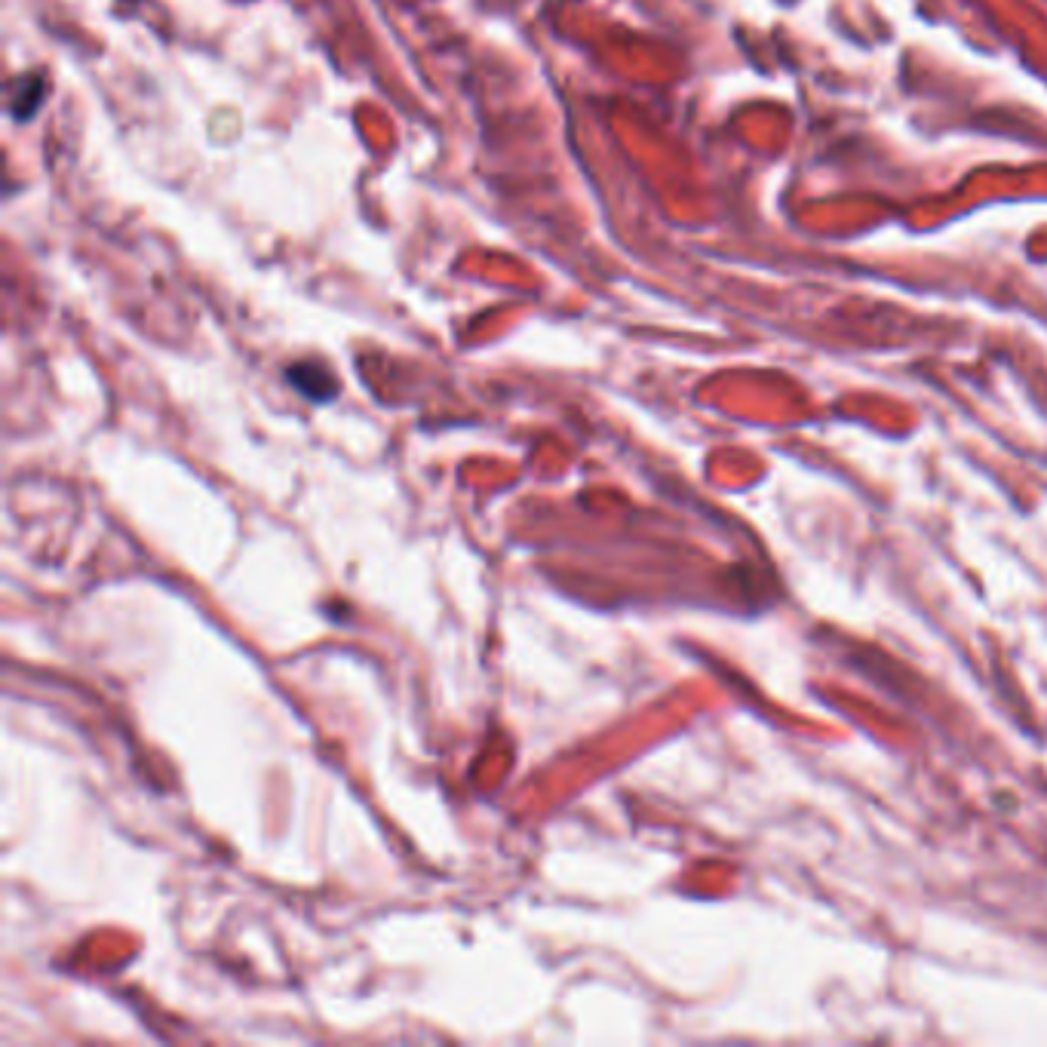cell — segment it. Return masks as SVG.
<instances>
[{"label":"cell","instance_id":"6da1fadb","mask_svg":"<svg viewBox=\"0 0 1047 1047\" xmlns=\"http://www.w3.org/2000/svg\"><path fill=\"white\" fill-rule=\"evenodd\" d=\"M289 385L299 390L301 397H308V400H314V403H330L335 400V393H338V381H335V375L326 369V366H320V363H296V366H289Z\"/></svg>","mask_w":1047,"mask_h":1047}]
</instances>
